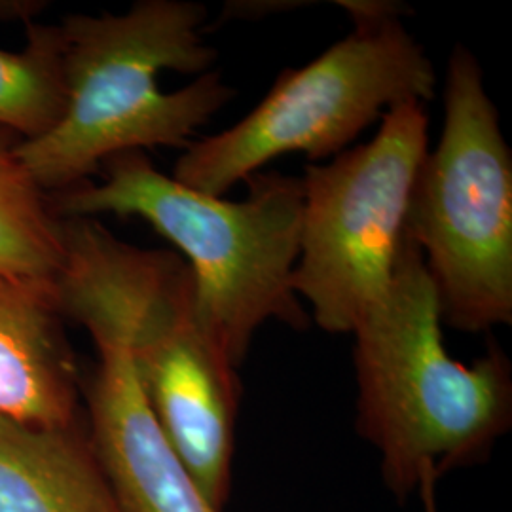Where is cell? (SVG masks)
Listing matches in <instances>:
<instances>
[{"label": "cell", "instance_id": "6da1fadb", "mask_svg": "<svg viewBox=\"0 0 512 512\" xmlns=\"http://www.w3.org/2000/svg\"><path fill=\"white\" fill-rule=\"evenodd\" d=\"M207 8L190 0H139L124 14L63 19L65 112L48 135L18 143L44 192L90 181L110 158L186 148L236 92L203 42Z\"/></svg>", "mask_w": 512, "mask_h": 512}, {"label": "cell", "instance_id": "8992f818", "mask_svg": "<svg viewBox=\"0 0 512 512\" xmlns=\"http://www.w3.org/2000/svg\"><path fill=\"white\" fill-rule=\"evenodd\" d=\"M427 150L423 103L406 101L385 112L365 145L306 165L300 255L291 283L319 329L351 334L384 298Z\"/></svg>", "mask_w": 512, "mask_h": 512}, {"label": "cell", "instance_id": "3957f363", "mask_svg": "<svg viewBox=\"0 0 512 512\" xmlns=\"http://www.w3.org/2000/svg\"><path fill=\"white\" fill-rule=\"evenodd\" d=\"M99 171V183L54 194L55 213L148 222L188 264L196 321L232 365H243L256 330L268 321L310 329V313L291 283L302 232L300 177L260 171L245 181V198L228 202L175 181L141 150L118 154Z\"/></svg>", "mask_w": 512, "mask_h": 512}, {"label": "cell", "instance_id": "9c48e42d", "mask_svg": "<svg viewBox=\"0 0 512 512\" xmlns=\"http://www.w3.org/2000/svg\"><path fill=\"white\" fill-rule=\"evenodd\" d=\"M63 321L55 279L0 277V418L67 427L84 416Z\"/></svg>", "mask_w": 512, "mask_h": 512}, {"label": "cell", "instance_id": "5bb4252c", "mask_svg": "<svg viewBox=\"0 0 512 512\" xmlns=\"http://www.w3.org/2000/svg\"><path fill=\"white\" fill-rule=\"evenodd\" d=\"M437 488L433 484H423L420 488L421 503H423V512H439L437 509V497H435Z\"/></svg>", "mask_w": 512, "mask_h": 512}, {"label": "cell", "instance_id": "8fae6325", "mask_svg": "<svg viewBox=\"0 0 512 512\" xmlns=\"http://www.w3.org/2000/svg\"><path fill=\"white\" fill-rule=\"evenodd\" d=\"M0 131V277L55 279L63 262L61 217Z\"/></svg>", "mask_w": 512, "mask_h": 512}, {"label": "cell", "instance_id": "277c9868", "mask_svg": "<svg viewBox=\"0 0 512 512\" xmlns=\"http://www.w3.org/2000/svg\"><path fill=\"white\" fill-rule=\"evenodd\" d=\"M338 6L353 21L348 37L308 65L285 69L238 124L194 141L175 164V181L222 198L279 156L298 152L319 164L348 150L395 105L435 99V65L404 27L399 4Z\"/></svg>", "mask_w": 512, "mask_h": 512}, {"label": "cell", "instance_id": "ba28073f", "mask_svg": "<svg viewBox=\"0 0 512 512\" xmlns=\"http://www.w3.org/2000/svg\"><path fill=\"white\" fill-rule=\"evenodd\" d=\"M82 376L93 452L124 512H219L165 439L124 342H99Z\"/></svg>", "mask_w": 512, "mask_h": 512}, {"label": "cell", "instance_id": "30bf717a", "mask_svg": "<svg viewBox=\"0 0 512 512\" xmlns=\"http://www.w3.org/2000/svg\"><path fill=\"white\" fill-rule=\"evenodd\" d=\"M0 512H124L84 416L67 427L0 418Z\"/></svg>", "mask_w": 512, "mask_h": 512}, {"label": "cell", "instance_id": "4fadbf2b", "mask_svg": "<svg viewBox=\"0 0 512 512\" xmlns=\"http://www.w3.org/2000/svg\"><path fill=\"white\" fill-rule=\"evenodd\" d=\"M46 2L37 0H0V21H21L29 25L44 12Z\"/></svg>", "mask_w": 512, "mask_h": 512}, {"label": "cell", "instance_id": "7c38bea8", "mask_svg": "<svg viewBox=\"0 0 512 512\" xmlns=\"http://www.w3.org/2000/svg\"><path fill=\"white\" fill-rule=\"evenodd\" d=\"M23 50H0V131L37 141L59 124L67 103L65 35L59 25H25Z\"/></svg>", "mask_w": 512, "mask_h": 512}, {"label": "cell", "instance_id": "5b68a950", "mask_svg": "<svg viewBox=\"0 0 512 512\" xmlns=\"http://www.w3.org/2000/svg\"><path fill=\"white\" fill-rule=\"evenodd\" d=\"M439 294L442 325H512V154L475 54L448 59L444 124L421 162L406 217Z\"/></svg>", "mask_w": 512, "mask_h": 512}, {"label": "cell", "instance_id": "52a82bcc", "mask_svg": "<svg viewBox=\"0 0 512 512\" xmlns=\"http://www.w3.org/2000/svg\"><path fill=\"white\" fill-rule=\"evenodd\" d=\"M186 302L154 315L129 351L148 406L207 501L224 511L234 488L241 382Z\"/></svg>", "mask_w": 512, "mask_h": 512}, {"label": "cell", "instance_id": "7a4b0ae2", "mask_svg": "<svg viewBox=\"0 0 512 512\" xmlns=\"http://www.w3.org/2000/svg\"><path fill=\"white\" fill-rule=\"evenodd\" d=\"M351 334L355 427L397 501L425 473L440 480L490 459L512 425L511 359L495 340L471 363L446 351L439 294L408 234L387 293Z\"/></svg>", "mask_w": 512, "mask_h": 512}]
</instances>
